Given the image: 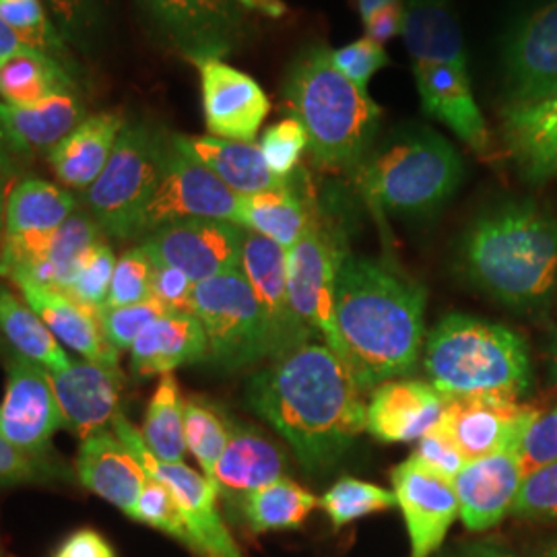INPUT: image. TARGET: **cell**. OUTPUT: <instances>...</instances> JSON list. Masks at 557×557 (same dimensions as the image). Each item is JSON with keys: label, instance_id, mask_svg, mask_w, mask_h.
Returning <instances> with one entry per match:
<instances>
[{"label": "cell", "instance_id": "cell-1", "mask_svg": "<svg viewBox=\"0 0 557 557\" xmlns=\"http://www.w3.org/2000/svg\"><path fill=\"white\" fill-rule=\"evenodd\" d=\"M363 388L319 341L271 359L246 388L248 407L289 444L308 473L335 467L366 430Z\"/></svg>", "mask_w": 557, "mask_h": 557}, {"label": "cell", "instance_id": "cell-2", "mask_svg": "<svg viewBox=\"0 0 557 557\" xmlns=\"http://www.w3.org/2000/svg\"><path fill=\"white\" fill-rule=\"evenodd\" d=\"M335 314L338 358L363 391L416 368L425 345V289L398 267L347 255Z\"/></svg>", "mask_w": 557, "mask_h": 557}, {"label": "cell", "instance_id": "cell-3", "mask_svg": "<svg viewBox=\"0 0 557 557\" xmlns=\"http://www.w3.org/2000/svg\"><path fill=\"white\" fill-rule=\"evenodd\" d=\"M458 267L478 289L518 310L557 292V218L533 200L483 209L458 244Z\"/></svg>", "mask_w": 557, "mask_h": 557}, {"label": "cell", "instance_id": "cell-4", "mask_svg": "<svg viewBox=\"0 0 557 557\" xmlns=\"http://www.w3.org/2000/svg\"><path fill=\"white\" fill-rule=\"evenodd\" d=\"M283 98L304 126L314 161L356 172L376 143L382 108L338 71L324 44L301 48L289 62Z\"/></svg>", "mask_w": 557, "mask_h": 557}, {"label": "cell", "instance_id": "cell-5", "mask_svg": "<svg viewBox=\"0 0 557 557\" xmlns=\"http://www.w3.org/2000/svg\"><path fill=\"white\" fill-rule=\"evenodd\" d=\"M403 40L413 66L419 101L428 119L453 131L481 158L494 149L479 108L462 29L453 0H403Z\"/></svg>", "mask_w": 557, "mask_h": 557}, {"label": "cell", "instance_id": "cell-6", "mask_svg": "<svg viewBox=\"0 0 557 557\" xmlns=\"http://www.w3.org/2000/svg\"><path fill=\"white\" fill-rule=\"evenodd\" d=\"M361 197L397 218H432L457 195L465 161L455 145L419 124L393 128L356 168Z\"/></svg>", "mask_w": 557, "mask_h": 557}, {"label": "cell", "instance_id": "cell-7", "mask_svg": "<svg viewBox=\"0 0 557 557\" xmlns=\"http://www.w3.org/2000/svg\"><path fill=\"white\" fill-rule=\"evenodd\" d=\"M423 368L444 398L518 400L531 386V358L512 329L448 314L425 338Z\"/></svg>", "mask_w": 557, "mask_h": 557}, {"label": "cell", "instance_id": "cell-8", "mask_svg": "<svg viewBox=\"0 0 557 557\" xmlns=\"http://www.w3.org/2000/svg\"><path fill=\"white\" fill-rule=\"evenodd\" d=\"M174 135L149 120L126 122L114 153L83 195L87 213L101 232L119 239L139 238V223L160 186Z\"/></svg>", "mask_w": 557, "mask_h": 557}, {"label": "cell", "instance_id": "cell-9", "mask_svg": "<svg viewBox=\"0 0 557 557\" xmlns=\"http://www.w3.org/2000/svg\"><path fill=\"white\" fill-rule=\"evenodd\" d=\"M190 312L205 329L207 361L215 368L238 372L262 359L277 358L269 322L239 269L197 283Z\"/></svg>", "mask_w": 557, "mask_h": 557}, {"label": "cell", "instance_id": "cell-10", "mask_svg": "<svg viewBox=\"0 0 557 557\" xmlns=\"http://www.w3.org/2000/svg\"><path fill=\"white\" fill-rule=\"evenodd\" d=\"M151 38L193 64L236 54L250 23L236 0H135Z\"/></svg>", "mask_w": 557, "mask_h": 557}, {"label": "cell", "instance_id": "cell-11", "mask_svg": "<svg viewBox=\"0 0 557 557\" xmlns=\"http://www.w3.org/2000/svg\"><path fill=\"white\" fill-rule=\"evenodd\" d=\"M112 430L120 442L139 458L145 471L168 485L174 494L190 539V552L199 557H246L223 522L218 508L220 492L211 479L190 469L186 462H163L153 457L139 430L122 413L112 421Z\"/></svg>", "mask_w": 557, "mask_h": 557}, {"label": "cell", "instance_id": "cell-12", "mask_svg": "<svg viewBox=\"0 0 557 557\" xmlns=\"http://www.w3.org/2000/svg\"><path fill=\"white\" fill-rule=\"evenodd\" d=\"M347 255L343 234L319 213L287 250V283L294 310L337 356V277Z\"/></svg>", "mask_w": 557, "mask_h": 557}, {"label": "cell", "instance_id": "cell-13", "mask_svg": "<svg viewBox=\"0 0 557 557\" xmlns=\"http://www.w3.org/2000/svg\"><path fill=\"white\" fill-rule=\"evenodd\" d=\"M499 64L506 106L557 98V0H541L508 27Z\"/></svg>", "mask_w": 557, "mask_h": 557}, {"label": "cell", "instance_id": "cell-14", "mask_svg": "<svg viewBox=\"0 0 557 557\" xmlns=\"http://www.w3.org/2000/svg\"><path fill=\"white\" fill-rule=\"evenodd\" d=\"M239 200L213 172L182 153L176 143L168 158L160 186L139 223V238L186 220H225L238 223Z\"/></svg>", "mask_w": 557, "mask_h": 557}, {"label": "cell", "instance_id": "cell-15", "mask_svg": "<svg viewBox=\"0 0 557 557\" xmlns=\"http://www.w3.org/2000/svg\"><path fill=\"white\" fill-rule=\"evenodd\" d=\"M7 391L0 403V436L34 457H48L50 442L62 428L59 400L50 372L15 354L4 351Z\"/></svg>", "mask_w": 557, "mask_h": 557}, {"label": "cell", "instance_id": "cell-16", "mask_svg": "<svg viewBox=\"0 0 557 557\" xmlns=\"http://www.w3.org/2000/svg\"><path fill=\"white\" fill-rule=\"evenodd\" d=\"M246 230L225 220H186L147 234L140 246L158 267H174L193 283L239 269Z\"/></svg>", "mask_w": 557, "mask_h": 557}, {"label": "cell", "instance_id": "cell-17", "mask_svg": "<svg viewBox=\"0 0 557 557\" xmlns=\"http://www.w3.org/2000/svg\"><path fill=\"white\" fill-rule=\"evenodd\" d=\"M397 506L409 535V557H432L458 518L455 483L407 458L391 473Z\"/></svg>", "mask_w": 557, "mask_h": 557}, {"label": "cell", "instance_id": "cell-18", "mask_svg": "<svg viewBox=\"0 0 557 557\" xmlns=\"http://www.w3.org/2000/svg\"><path fill=\"white\" fill-rule=\"evenodd\" d=\"M199 69L205 124L211 137L252 143L271 112L259 81L221 59L195 62Z\"/></svg>", "mask_w": 557, "mask_h": 557}, {"label": "cell", "instance_id": "cell-19", "mask_svg": "<svg viewBox=\"0 0 557 557\" xmlns=\"http://www.w3.org/2000/svg\"><path fill=\"white\" fill-rule=\"evenodd\" d=\"M239 271L250 283L269 322L278 356L314 341V333L294 310L287 283V250L255 232L246 230Z\"/></svg>", "mask_w": 557, "mask_h": 557}, {"label": "cell", "instance_id": "cell-20", "mask_svg": "<svg viewBox=\"0 0 557 557\" xmlns=\"http://www.w3.org/2000/svg\"><path fill=\"white\" fill-rule=\"evenodd\" d=\"M541 411L518 400L446 398L440 425L455 438L467 460L515 453Z\"/></svg>", "mask_w": 557, "mask_h": 557}, {"label": "cell", "instance_id": "cell-21", "mask_svg": "<svg viewBox=\"0 0 557 557\" xmlns=\"http://www.w3.org/2000/svg\"><path fill=\"white\" fill-rule=\"evenodd\" d=\"M59 400L62 425L81 440L108 430L120 413L126 379L120 366L73 361L66 370L50 372Z\"/></svg>", "mask_w": 557, "mask_h": 557}, {"label": "cell", "instance_id": "cell-22", "mask_svg": "<svg viewBox=\"0 0 557 557\" xmlns=\"http://www.w3.org/2000/svg\"><path fill=\"white\" fill-rule=\"evenodd\" d=\"M446 398L423 380H388L366 405V430L386 444L418 442L442 419Z\"/></svg>", "mask_w": 557, "mask_h": 557}, {"label": "cell", "instance_id": "cell-23", "mask_svg": "<svg viewBox=\"0 0 557 557\" xmlns=\"http://www.w3.org/2000/svg\"><path fill=\"white\" fill-rule=\"evenodd\" d=\"M522 469L515 453L473 458L455 478L458 518L471 533L490 531L508 515L522 485Z\"/></svg>", "mask_w": 557, "mask_h": 557}, {"label": "cell", "instance_id": "cell-24", "mask_svg": "<svg viewBox=\"0 0 557 557\" xmlns=\"http://www.w3.org/2000/svg\"><path fill=\"white\" fill-rule=\"evenodd\" d=\"M75 469L83 487L133 518L149 473L116 434L101 430L81 440Z\"/></svg>", "mask_w": 557, "mask_h": 557}, {"label": "cell", "instance_id": "cell-25", "mask_svg": "<svg viewBox=\"0 0 557 557\" xmlns=\"http://www.w3.org/2000/svg\"><path fill=\"white\" fill-rule=\"evenodd\" d=\"M502 140L518 174L531 184L557 178V98L504 106Z\"/></svg>", "mask_w": 557, "mask_h": 557}, {"label": "cell", "instance_id": "cell-26", "mask_svg": "<svg viewBox=\"0 0 557 557\" xmlns=\"http://www.w3.org/2000/svg\"><path fill=\"white\" fill-rule=\"evenodd\" d=\"M227 444L213 471L220 496L242 502L248 494L283 478L287 465L277 446L257 428L227 418Z\"/></svg>", "mask_w": 557, "mask_h": 557}, {"label": "cell", "instance_id": "cell-27", "mask_svg": "<svg viewBox=\"0 0 557 557\" xmlns=\"http://www.w3.org/2000/svg\"><path fill=\"white\" fill-rule=\"evenodd\" d=\"M17 287L21 298L44 320L60 345H66L89 361L119 366V351L101 333V310L87 308L59 289L34 283H20Z\"/></svg>", "mask_w": 557, "mask_h": 557}, {"label": "cell", "instance_id": "cell-28", "mask_svg": "<svg viewBox=\"0 0 557 557\" xmlns=\"http://www.w3.org/2000/svg\"><path fill=\"white\" fill-rule=\"evenodd\" d=\"M209 343L193 312L170 310L156 320L131 347V366L137 376H165L182 366L207 361Z\"/></svg>", "mask_w": 557, "mask_h": 557}, {"label": "cell", "instance_id": "cell-29", "mask_svg": "<svg viewBox=\"0 0 557 557\" xmlns=\"http://www.w3.org/2000/svg\"><path fill=\"white\" fill-rule=\"evenodd\" d=\"M126 122L119 112L87 116L69 137L60 140L48 153L60 184L85 193L100 178Z\"/></svg>", "mask_w": 557, "mask_h": 557}, {"label": "cell", "instance_id": "cell-30", "mask_svg": "<svg viewBox=\"0 0 557 557\" xmlns=\"http://www.w3.org/2000/svg\"><path fill=\"white\" fill-rule=\"evenodd\" d=\"M174 143L182 153L199 161L209 172L232 188L239 197L257 195L285 186L289 180H281L271 172L262 158L259 145L218 137H184L174 135Z\"/></svg>", "mask_w": 557, "mask_h": 557}, {"label": "cell", "instance_id": "cell-31", "mask_svg": "<svg viewBox=\"0 0 557 557\" xmlns=\"http://www.w3.org/2000/svg\"><path fill=\"white\" fill-rule=\"evenodd\" d=\"M298 180L292 176L285 186L242 197L238 225L289 250L306 234L317 213L312 200L299 190Z\"/></svg>", "mask_w": 557, "mask_h": 557}, {"label": "cell", "instance_id": "cell-32", "mask_svg": "<svg viewBox=\"0 0 557 557\" xmlns=\"http://www.w3.org/2000/svg\"><path fill=\"white\" fill-rule=\"evenodd\" d=\"M2 119L17 143L21 156L29 158L32 153H50L87 119V114L75 89H66L29 108L2 103Z\"/></svg>", "mask_w": 557, "mask_h": 557}, {"label": "cell", "instance_id": "cell-33", "mask_svg": "<svg viewBox=\"0 0 557 557\" xmlns=\"http://www.w3.org/2000/svg\"><path fill=\"white\" fill-rule=\"evenodd\" d=\"M103 239V232L89 213H73L50 236L46 252L38 262H34L20 277L13 278L15 285L34 283L41 287L66 292L77 275L85 255Z\"/></svg>", "mask_w": 557, "mask_h": 557}, {"label": "cell", "instance_id": "cell-34", "mask_svg": "<svg viewBox=\"0 0 557 557\" xmlns=\"http://www.w3.org/2000/svg\"><path fill=\"white\" fill-rule=\"evenodd\" d=\"M75 209V197L57 184L40 178L21 180L7 199L4 238L52 234Z\"/></svg>", "mask_w": 557, "mask_h": 557}, {"label": "cell", "instance_id": "cell-35", "mask_svg": "<svg viewBox=\"0 0 557 557\" xmlns=\"http://www.w3.org/2000/svg\"><path fill=\"white\" fill-rule=\"evenodd\" d=\"M75 89L66 62L21 46L11 59L0 62V101L13 108H29Z\"/></svg>", "mask_w": 557, "mask_h": 557}, {"label": "cell", "instance_id": "cell-36", "mask_svg": "<svg viewBox=\"0 0 557 557\" xmlns=\"http://www.w3.org/2000/svg\"><path fill=\"white\" fill-rule=\"evenodd\" d=\"M0 335L9 349L40 363L48 372L66 370L73 363L44 320L9 287H0Z\"/></svg>", "mask_w": 557, "mask_h": 557}, {"label": "cell", "instance_id": "cell-37", "mask_svg": "<svg viewBox=\"0 0 557 557\" xmlns=\"http://www.w3.org/2000/svg\"><path fill=\"white\" fill-rule=\"evenodd\" d=\"M320 502L296 481L281 478L239 502L242 517L255 533L298 529Z\"/></svg>", "mask_w": 557, "mask_h": 557}, {"label": "cell", "instance_id": "cell-38", "mask_svg": "<svg viewBox=\"0 0 557 557\" xmlns=\"http://www.w3.org/2000/svg\"><path fill=\"white\" fill-rule=\"evenodd\" d=\"M140 436L153 457L163 462H184L188 450L184 438V398L174 374L161 376L147 405Z\"/></svg>", "mask_w": 557, "mask_h": 557}, {"label": "cell", "instance_id": "cell-39", "mask_svg": "<svg viewBox=\"0 0 557 557\" xmlns=\"http://www.w3.org/2000/svg\"><path fill=\"white\" fill-rule=\"evenodd\" d=\"M66 44L94 54L110 29V0H41Z\"/></svg>", "mask_w": 557, "mask_h": 557}, {"label": "cell", "instance_id": "cell-40", "mask_svg": "<svg viewBox=\"0 0 557 557\" xmlns=\"http://www.w3.org/2000/svg\"><path fill=\"white\" fill-rule=\"evenodd\" d=\"M0 21L21 46L66 62L71 46L60 36L41 0H0Z\"/></svg>", "mask_w": 557, "mask_h": 557}, {"label": "cell", "instance_id": "cell-41", "mask_svg": "<svg viewBox=\"0 0 557 557\" xmlns=\"http://www.w3.org/2000/svg\"><path fill=\"white\" fill-rule=\"evenodd\" d=\"M326 517L331 518L335 531L374 512L391 510L397 506L395 492H388L376 483L356 478L338 479L337 483L320 498Z\"/></svg>", "mask_w": 557, "mask_h": 557}, {"label": "cell", "instance_id": "cell-42", "mask_svg": "<svg viewBox=\"0 0 557 557\" xmlns=\"http://www.w3.org/2000/svg\"><path fill=\"white\" fill-rule=\"evenodd\" d=\"M227 418H221L215 407L199 398L184 400V438L186 448L197 458L202 473L213 479L225 444H227Z\"/></svg>", "mask_w": 557, "mask_h": 557}, {"label": "cell", "instance_id": "cell-43", "mask_svg": "<svg viewBox=\"0 0 557 557\" xmlns=\"http://www.w3.org/2000/svg\"><path fill=\"white\" fill-rule=\"evenodd\" d=\"M116 255L114 250L108 246L106 239H100L79 264L77 275L73 278V283L69 285L66 294L69 298L79 301L87 308L101 310L108 301L110 294V285L114 277V269H116Z\"/></svg>", "mask_w": 557, "mask_h": 557}, {"label": "cell", "instance_id": "cell-44", "mask_svg": "<svg viewBox=\"0 0 557 557\" xmlns=\"http://www.w3.org/2000/svg\"><path fill=\"white\" fill-rule=\"evenodd\" d=\"M153 275L156 262L145 252L143 246L126 250L116 262L110 294L103 308H122L153 298Z\"/></svg>", "mask_w": 557, "mask_h": 557}, {"label": "cell", "instance_id": "cell-45", "mask_svg": "<svg viewBox=\"0 0 557 557\" xmlns=\"http://www.w3.org/2000/svg\"><path fill=\"white\" fill-rule=\"evenodd\" d=\"M168 312L170 308L158 298L122 308H103L100 312L101 333L120 354L131 349L135 341Z\"/></svg>", "mask_w": 557, "mask_h": 557}, {"label": "cell", "instance_id": "cell-46", "mask_svg": "<svg viewBox=\"0 0 557 557\" xmlns=\"http://www.w3.org/2000/svg\"><path fill=\"white\" fill-rule=\"evenodd\" d=\"M133 520L143 522L151 529H158L161 533L176 539L186 547L190 545L188 531H186V524H184V518H182L174 494L168 490V485H163L161 481L151 475L143 485Z\"/></svg>", "mask_w": 557, "mask_h": 557}, {"label": "cell", "instance_id": "cell-47", "mask_svg": "<svg viewBox=\"0 0 557 557\" xmlns=\"http://www.w3.org/2000/svg\"><path fill=\"white\" fill-rule=\"evenodd\" d=\"M259 147L271 172L277 178L289 180L308 149V135L298 120L285 119L262 133Z\"/></svg>", "mask_w": 557, "mask_h": 557}, {"label": "cell", "instance_id": "cell-48", "mask_svg": "<svg viewBox=\"0 0 557 557\" xmlns=\"http://www.w3.org/2000/svg\"><path fill=\"white\" fill-rule=\"evenodd\" d=\"M512 515L524 520L557 522V460L522 479Z\"/></svg>", "mask_w": 557, "mask_h": 557}, {"label": "cell", "instance_id": "cell-49", "mask_svg": "<svg viewBox=\"0 0 557 557\" xmlns=\"http://www.w3.org/2000/svg\"><path fill=\"white\" fill-rule=\"evenodd\" d=\"M331 59L338 71L363 91H368L372 77L391 64L386 48L366 36L351 44H345L337 50H331Z\"/></svg>", "mask_w": 557, "mask_h": 557}, {"label": "cell", "instance_id": "cell-50", "mask_svg": "<svg viewBox=\"0 0 557 557\" xmlns=\"http://www.w3.org/2000/svg\"><path fill=\"white\" fill-rule=\"evenodd\" d=\"M522 475L543 469L557 460V407L549 413H541L522 434L515 448Z\"/></svg>", "mask_w": 557, "mask_h": 557}, {"label": "cell", "instance_id": "cell-51", "mask_svg": "<svg viewBox=\"0 0 557 557\" xmlns=\"http://www.w3.org/2000/svg\"><path fill=\"white\" fill-rule=\"evenodd\" d=\"M66 479L69 473L48 457H34L21 453L0 436V490L21 483H36L50 479Z\"/></svg>", "mask_w": 557, "mask_h": 557}, {"label": "cell", "instance_id": "cell-52", "mask_svg": "<svg viewBox=\"0 0 557 557\" xmlns=\"http://www.w3.org/2000/svg\"><path fill=\"white\" fill-rule=\"evenodd\" d=\"M411 457L416 458L421 467L450 481H455L460 469L467 465V457L458 448L457 442L440 423L432 432L418 440V448Z\"/></svg>", "mask_w": 557, "mask_h": 557}, {"label": "cell", "instance_id": "cell-53", "mask_svg": "<svg viewBox=\"0 0 557 557\" xmlns=\"http://www.w3.org/2000/svg\"><path fill=\"white\" fill-rule=\"evenodd\" d=\"M195 285L182 271L174 267H158L153 275V298L160 299L170 310L190 312Z\"/></svg>", "mask_w": 557, "mask_h": 557}, {"label": "cell", "instance_id": "cell-54", "mask_svg": "<svg viewBox=\"0 0 557 557\" xmlns=\"http://www.w3.org/2000/svg\"><path fill=\"white\" fill-rule=\"evenodd\" d=\"M54 557H116V552L98 531L79 529L60 543Z\"/></svg>", "mask_w": 557, "mask_h": 557}, {"label": "cell", "instance_id": "cell-55", "mask_svg": "<svg viewBox=\"0 0 557 557\" xmlns=\"http://www.w3.org/2000/svg\"><path fill=\"white\" fill-rule=\"evenodd\" d=\"M405 27V4L403 0L397 4H391L386 9H382L379 13H374L370 20L363 23L366 29V38L379 41V44H386L403 34Z\"/></svg>", "mask_w": 557, "mask_h": 557}, {"label": "cell", "instance_id": "cell-56", "mask_svg": "<svg viewBox=\"0 0 557 557\" xmlns=\"http://www.w3.org/2000/svg\"><path fill=\"white\" fill-rule=\"evenodd\" d=\"M21 151L17 143L11 137L4 119H2V101H0V172L2 176H15L17 174V163H20Z\"/></svg>", "mask_w": 557, "mask_h": 557}, {"label": "cell", "instance_id": "cell-57", "mask_svg": "<svg viewBox=\"0 0 557 557\" xmlns=\"http://www.w3.org/2000/svg\"><path fill=\"white\" fill-rule=\"evenodd\" d=\"M242 9L255 11L269 20H281L287 15V4L283 0H236Z\"/></svg>", "mask_w": 557, "mask_h": 557}, {"label": "cell", "instance_id": "cell-58", "mask_svg": "<svg viewBox=\"0 0 557 557\" xmlns=\"http://www.w3.org/2000/svg\"><path fill=\"white\" fill-rule=\"evenodd\" d=\"M453 557H518L504 549L494 541H483V543H471L465 547H458L457 554Z\"/></svg>", "mask_w": 557, "mask_h": 557}, {"label": "cell", "instance_id": "cell-59", "mask_svg": "<svg viewBox=\"0 0 557 557\" xmlns=\"http://www.w3.org/2000/svg\"><path fill=\"white\" fill-rule=\"evenodd\" d=\"M20 48L21 44L15 34L0 21V62L11 59Z\"/></svg>", "mask_w": 557, "mask_h": 557}, {"label": "cell", "instance_id": "cell-60", "mask_svg": "<svg viewBox=\"0 0 557 557\" xmlns=\"http://www.w3.org/2000/svg\"><path fill=\"white\" fill-rule=\"evenodd\" d=\"M400 0H358V15L361 23L370 20L374 13H379L382 9L397 4Z\"/></svg>", "mask_w": 557, "mask_h": 557}, {"label": "cell", "instance_id": "cell-61", "mask_svg": "<svg viewBox=\"0 0 557 557\" xmlns=\"http://www.w3.org/2000/svg\"><path fill=\"white\" fill-rule=\"evenodd\" d=\"M4 209H7V200H4V176L0 172V252H2V242H4Z\"/></svg>", "mask_w": 557, "mask_h": 557}, {"label": "cell", "instance_id": "cell-62", "mask_svg": "<svg viewBox=\"0 0 557 557\" xmlns=\"http://www.w3.org/2000/svg\"><path fill=\"white\" fill-rule=\"evenodd\" d=\"M547 557H557V545L547 552Z\"/></svg>", "mask_w": 557, "mask_h": 557}, {"label": "cell", "instance_id": "cell-63", "mask_svg": "<svg viewBox=\"0 0 557 557\" xmlns=\"http://www.w3.org/2000/svg\"><path fill=\"white\" fill-rule=\"evenodd\" d=\"M556 363H557V343H556Z\"/></svg>", "mask_w": 557, "mask_h": 557}]
</instances>
